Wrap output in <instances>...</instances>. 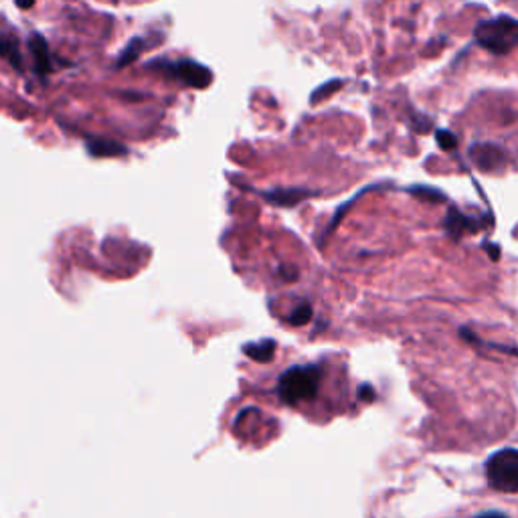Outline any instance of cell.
Masks as SVG:
<instances>
[{"mask_svg":"<svg viewBox=\"0 0 518 518\" xmlns=\"http://www.w3.org/2000/svg\"><path fill=\"white\" fill-rule=\"evenodd\" d=\"M322 373L316 365L306 367H294L283 373L280 379V397L288 406H298L300 401H308L316 397L318 387H321Z\"/></svg>","mask_w":518,"mask_h":518,"instance_id":"cell-1","label":"cell"},{"mask_svg":"<svg viewBox=\"0 0 518 518\" xmlns=\"http://www.w3.org/2000/svg\"><path fill=\"white\" fill-rule=\"evenodd\" d=\"M476 41L488 51L505 55L518 45V20L510 17L482 20L476 27Z\"/></svg>","mask_w":518,"mask_h":518,"instance_id":"cell-2","label":"cell"},{"mask_svg":"<svg viewBox=\"0 0 518 518\" xmlns=\"http://www.w3.org/2000/svg\"><path fill=\"white\" fill-rule=\"evenodd\" d=\"M486 478L494 491L518 492V450H502L488 460Z\"/></svg>","mask_w":518,"mask_h":518,"instance_id":"cell-3","label":"cell"},{"mask_svg":"<svg viewBox=\"0 0 518 518\" xmlns=\"http://www.w3.org/2000/svg\"><path fill=\"white\" fill-rule=\"evenodd\" d=\"M168 73H173L176 80L184 81L190 88H207L213 80V73L203 66H198L195 61H181V63H174V66H168Z\"/></svg>","mask_w":518,"mask_h":518,"instance_id":"cell-4","label":"cell"},{"mask_svg":"<svg viewBox=\"0 0 518 518\" xmlns=\"http://www.w3.org/2000/svg\"><path fill=\"white\" fill-rule=\"evenodd\" d=\"M470 156L474 158V165L480 166L482 170H492L505 165L506 156L499 146L492 144H476L470 151Z\"/></svg>","mask_w":518,"mask_h":518,"instance_id":"cell-5","label":"cell"},{"mask_svg":"<svg viewBox=\"0 0 518 518\" xmlns=\"http://www.w3.org/2000/svg\"><path fill=\"white\" fill-rule=\"evenodd\" d=\"M28 49H31L33 55L35 71L41 75L49 73V69H51V53H49V43L45 41V37L39 33H33L28 37Z\"/></svg>","mask_w":518,"mask_h":518,"instance_id":"cell-6","label":"cell"},{"mask_svg":"<svg viewBox=\"0 0 518 518\" xmlns=\"http://www.w3.org/2000/svg\"><path fill=\"white\" fill-rule=\"evenodd\" d=\"M0 57H4V59L9 61L12 67L23 69V59H20L19 41L14 39L12 35H3V37H0Z\"/></svg>","mask_w":518,"mask_h":518,"instance_id":"cell-7","label":"cell"},{"mask_svg":"<svg viewBox=\"0 0 518 518\" xmlns=\"http://www.w3.org/2000/svg\"><path fill=\"white\" fill-rule=\"evenodd\" d=\"M88 151L94 156H124L128 152L122 144H118V142H112V140L89 142Z\"/></svg>","mask_w":518,"mask_h":518,"instance_id":"cell-8","label":"cell"},{"mask_svg":"<svg viewBox=\"0 0 518 518\" xmlns=\"http://www.w3.org/2000/svg\"><path fill=\"white\" fill-rule=\"evenodd\" d=\"M142 47H144V41H142V39H134V41L130 43V45H128V47L124 49V53L120 55L118 67H124V66H128V63L136 61V59H138V55L142 53Z\"/></svg>","mask_w":518,"mask_h":518,"instance_id":"cell-9","label":"cell"},{"mask_svg":"<svg viewBox=\"0 0 518 518\" xmlns=\"http://www.w3.org/2000/svg\"><path fill=\"white\" fill-rule=\"evenodd\" d=\"M437 142H439V146L448 148V151H450V148L456 146V138H453L450 132H444V130L437 132Z\"/></svg>","mask_w":518,"mask_h":518,"instance_id":"cell-10","label":"cell"},{"mask_svg":"<svg viewBox=\"0 0 518 518\" xmlns=\"http://www.w3.org/2000/svg\"><path fill=\"white\" fill-rule=\"evenodd\" d=\"M14 3H17L19 9L27 11V9H31V6L35 4V0H14Z\"/></svg>","mask_w":518,"mask_h":518,"instance_id":"cell-11","label":"cell"},{"mask_svg":"<svg viewBox=\"0 0 518 518\" xmlns=\"http://www.w3.org/2000/svg\"><path fill=\"white\" fill-rule=\"evenodd\" d=\"M478 518H508V516L502 514V513H486V514H482Z\"/></svg>","mask_w":518,"mask_h":518,"instance_id":"cell-12","label":"cell"}]
</instances>
